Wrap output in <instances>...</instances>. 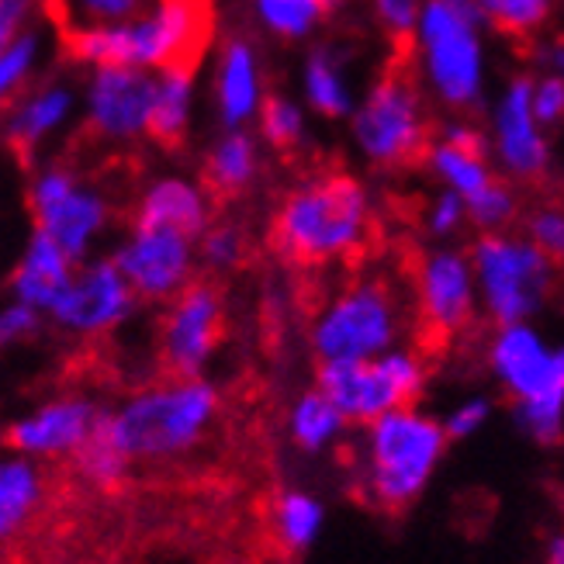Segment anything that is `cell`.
<instances>
[{"label": "cell", "instance_id": "obj_31", "mask_svg": "<svg viewBox=\"0 0 564 564\" xmlns=\"http://www.w3.org/2000/svg\"><path fill=\"white\" fill-rule=\"evenodd\" d=\"M433 166L454 184V194H460V202L478 198V194L492 184V174H488L481 160H471V156L451 150L447 142L433 145Z\"/></svg>", "mask_w": 564, "mask_h": 564}, {"label": "cell", "instance_id": "obj_5", "mask_svg": "<svg viewBox=\"0 0 564 564\" xmlns=\"http://www.w3.org/2000/svg\"><path fill=\"white\" fill-rule=\"evenodd\" d=\"M492 364L517 399V420L544 447L564 440V350H547L527 326H506L492 347Z\"/></svg>", "mask_w": 564, "mask_h": 564}, {"label": "cell", "instance_id": "obj_13", "mask_svg": "<svg viewBox=\"0 0 564 564\" xmlns=\"http://www.w3.org/2000/svg\"><path fill=\"white\" fill-rule=\"evenodd\" d=\"M32 215L35 229L53 236L59 250L73 260L84 253L87 239L105 226L108 208L97 194L80 191L69 170H48L32 191Z\"/></svg>", "mask_w": 564, "mask_h": 564}, {"label": "cell", "instance_id": "obj_6", "mask_svg": "<svg viewBox=\"0 0 564 564\" xmlns=\"http://www.w3.org/2000/svg\"><path fill=\"white\" fill-rule=\"evenodd\" d=\"M371 492L388 512H405L430 481L447 433L415 412H388L371 423Z\"/></svg>", "mask_w": 564, "mask_h": 564}, {"label": "cell", "instance_id": "obj_35", "mask_svg": "<svg viewBox=\"0 0 564 564\" xmlns=\"http://www.w3.org/2000/svg\"><path fill=\"white\" fill-rule=\"evenodd\" d=\"M527 232L536 250L547 257L551 267L564 263V212L561 208H541L527 218Z\"/></svg>", "mask_w": 564, "mask_h": 564}, {"label": "cell", "instance_id": "obj_20", "mask_svg": "<svg viewBox=\"0 0 564 564\" xmlns=\"http://www.w3.org/2000/svg\"><path fill=\"white\" fill-rule=\"evenodd\" d=\"M69 257L59 250V242L53 236H45L42 229H35V239L29 253H24V263L14 274V291L21 294V302L29 308H48L53 312L59 305V299L69 291Z\"/></svg>", "mask_w": 564, "mask_h": 564}, {"label": "cell", "instance_id": "obj_24", "mask_svg": "<svg viewBox=\"0 0 564 564\" xmlns=\"http://www.w3.org/2000/svg\"><path fill=\"white\" fill-rule=\"evenodd\" d=\"M218 97H223V118L229 126H239L257 105V69L247 42L232 39L226 45L223 77H218Z\"/></svg>", "mask_w": 564, "mask_h": 564}, {"label": "cell", "instance_id": "obj_8", "mask_svg": "<svg viewBox=\"0 0 564 564\" xmlns=\"http://www.w3.org/2000/svg\"><path fill=\"white\" fill-rule=\"evenodd\" d=\"M471 260H475V274L485 288L488 312L502 326H520V318L541 305L551 284V263L533 242L485 232L475 242Z\"/></svg>", "mask_w": 564, "mask_h": 564}, {"label": "cell", "instance_id": "obj_19", "mask_svg": "<svg viewBox=\"0 0 564 564\" xmlns=\"http://www.w3.org/2000/svg\"><path fill=\"white\" fill-rule=\"evenodd\" d=\"M208 212L202 194L191 184L181 181H163L156 184L135 208V232H177L184 239H194L205 232Z\"/></svg>", "mask_w": 564, "mask_h": 564}, {"label": "cell", "instance_id": "obj_21", "mask_svg": "<svg viewBox=\"0 0 564 564\" xmlns=\"http://www.w3.org/2000/svg\"><path fill=\"white\" fill-rule=\"evenodd\" d=\"M45 506V481L32 464H0V544L18 536Z\"/></svg>", "mask_w": 564, "mask_h": 564}, {"label": "cell", "instance_id": "obj_42", "mask_svg": "<svg viewBox=\"0 0 564 564\" xmlns=\"http://www.w3.org/2000/svg\"><path fill=\"white\" fill-rule=\"evenodd\" d=\"M460 208H464L460 194H444L440 205H436V212H433V229L436 232H451L457 226V218H460Z\"/></svg>", "mask_w": 564, "mask_h": 564}, {"label": "cell", "instance_id": "obj_28", "mask_svg": "<svg viewBox=\"0 0 564 564\" xmlns=\"http://www.w3.org/2000/svg\"><path fill=\"white\" fill-rule=\"evenodd\" d=\"M150 0H73L63 11V29H111V24H129L135 14H145ZM156 4V0H153Z\"/></svg>", "mask_w": 564, "mask_h": 564}, {"label": "cell", "instance_id": "obj_41", "mask_svg": "<svg viewBox=\"0 0 564 564\" xmlns=\"http://www.w3.org/2000/svg\"><path fill=\"white\" fill-rule=\"evenodd\" d=\"M451 150L471 156V160H481L485 163V135H478L475 129H464V126H454L447 129V139H444Z\"/></svg>", "mask_w": 564, "mask_h": 564}, {"label": "cell", "instance_id": "obj_37", "mask_svg": "<svg viewBox=\"0 0 564 564\" xmlns=\"http://www.w3.org/2000/svg\"><path fill=\"white\" fill-rule=\"evenodd\" d=\"M564 115V77H551L533 90V118L557 121Z\"/></svg>", "mask_w": 564, "mask_h": 564}, {"label": "cell", "instance_id": "obj_16", "mask_svg": "<svg viewBox=\"0 0 564 564\" xmlns=\"http://www.w3.org/2000/svg\"><path fill=\"white\" fill-rule=\"evenodd\" d=\"M132 299L135 291L129 288L126 274L118 271V263H97L80 281L69 284L53 315L63 326H73L80 333H101L126 318Z\"/></svg>", "mask_w": 564, "mask_h": 564}, {"label": "cell", "instance_id": "obj_33", "mask_svg": "<svg viewBox=\"0 0 564 564\" xmlns=\"http://www.w3.org/2000/svg\"><path fill=\"white\" fill-rule=\"evenodd\" d=\"M260 121H263V135H267V142L274 145V150L288 153V150L299 145V139H302V115H299V108H294L291 101H284V97H278V94L263 97Z\"/></svg>", "mask_w": 564, "mask_h": 564}, {"label": "cell", "instance_id": "obj_1", "mask_svg": "<svg viewBox=\"0 0 564 564\" xmlns=\"http://www.w3.org/2000/svg\"><path fill=\"white\" fill-rule=\"evenodd\" d=\"M215 32L212 0H156L142 18L111 29H63V45L73 59L111 66H156L163 73L198 69Z\"/></svg>", "mask_w": 564, "mask_h": 564}, {"label": "cell", "instance_id": "obj_38", "mask_svg": "<svg viewBox=\"0 0 564 564\" xmlns=\"http://www.w3.org/2000/svg\"><path fill=\"white\" fill-rule=\"evenodd\" d=\"M239 253H242V242H239V232L236 229H215V232H208V239H205V257L215 267L239 263Z\"/></svg>", "mask_w": 564, "mask_h": 564}, {"label": "cell", "instance_id": "obj_36", "mask_svg": "<svg viewBox=\"0 0 564 564\" xmlns=\"http://www.w3.org/2000/svg\"><path fill=\"white\" fill-rule=\"evenodd\" d=\"M32 11V0H0V56L21 39V24Z\"/></svg>", "mask_w": 564, "mask_h": 564}, {"label": "cell", "instance_id": "obj_10", "mask_svg": "<svg viewBox=\"0 0 564 564\" xmlns=\"http://www.w3.org/2000/svg\"><path fill=\"white\" fill-rule=\"evenodd\" d=\"M399 333V299L384 281H367L343 291L315 329V350L323 364L367 360L384 350Z\"/></svg>", "mask_w": 564, "mask_h": 564}, {"label": "cell", "instance_id": "obj_2", "mask_svg": "<svg viewBox=\"0 0 564 564\" xmlns=\"http://www.w3.org/2000/svg\"><path fill=\"white\" fill-rule=\"evenodd\" d=\"M367 232V198L350 174H326L291 191L274 215L271 247L294 267L347 257Z\"/></svg>", "mask_w": 564, "mask_h": 564}, {"label": "cell", "instance_id": "obj_34", "mask_svg": "<svg viewBox=\"0 0 564 564\" xmlns=\"http://www.w3.org/2000/svg\"><path fill=\"white\" fill-rule=\"evenodd\" d=\"M464 205H468V215L478 229H499L509 223L512 215H517V198H512L509 184L499 177H492V184H488L478 198L464 202Z\"/></svg>", "mask_w": 564, "mask_h": 564}, {"label": "cell", "instance_id": "obj_27", "mask_svg": "<svg viewBox=\"0 0 564 564\" xmlns=\"http://www.w3.org/2000/svg\"><path fill=\"white\" fill-rule=\"evenodd\" d=\"M475 8L509 39H523L551 18L554 0H475Z\"/></svg>", "mask_w": 564, "mask_h": 564}, {"label": "cell", "instance_id": "obj_32", "mask_svg": "<svg viewBox=\"0 0 564 564\" xmlns=\"http://www.w3.org/2000/svg\"><path fill=\"white\" fill-rule=\"evenodd\" d=\"M308 97H312L315 111H323L329 118L347 115V108H350V97H347V90H343L339 73L326 53H315L308 59Z\"/></svg>", "mask_w": 564, "mask_h": 564}, {"label": "cell", "instance_id": "obj_39", "mask_svg": "<svg viewBox=\"0 0 564 564\" xmlns=\"http://www.w3.org/2000/svg\"><path fill=\"white\" fill-rule=\"evenodd\" d=\"M485 415H488V405L485 402H471V405H464L451 415V423H447V440H457V436H468L475 433L481 423H485Z\"/></svg>", "mask_w": 564, "mask_h": 564}, {"label": "cell", "instance_id": "obj_30", "mask_svg": "<svg viewBox=\"0 0 564 564\" xmlns=\"http://www.w3.org/2000/svg\"><path fill=\"white\" fill-rule=\"evenodd\" d=\"M260 18L284 39L305 35L318 18H326L333 8L329 0H257Z\"/></svg>", "mask_w": 564, "mask_h": 564}, {"label": "cell", "instance_id": "obj_12", "mask_svg": "<svg viewBox=\"0 0 564 564\" xmlns=\"http://www.w3.org/2000/svg\"><path fill=\"white\" fill-rule=\"evenodd\" d=\"M423 45H426V66L436 94L454 108L475 105L478 77H481L475 18L460 14L447 0H426Z\"/></svg>", "mask_w": 564, "mask_h": 564}, {"label": "cell", "instance_id": "obj_25", "mask_svg": "<svg viewBox=\"0 0 564 564\" xmlns=\"http://www.w3.org/2000/svg\"><path fill=\"white\" fill-rule=\"evenodd\" d=\"M66 111H69V94H66V90H45V94L32 97L29 105L18 108V115H14V121H11V129H8L11 150H14L21 160H29L32 150H35V142H39L48 129H56Z\"/></svg>", "mask_w": 564, "mask_h": 564}, {"label": "cell", "instance_id": "obj_29", "mask_svg": "<svg viewBox=\"0 0 564 564\" xmlns=\"http://www.w3.org/2000/svg\"><path fill=\"white\" fill-rule=\"evenodd\" d=\"M339 426H343V415L323 391L305 395L299 409H294V440H299V447L305 451H318Z\"/></svg>", "mask_w": 564, "mask_h": 564}, {"label": "cell", "instance_id": "obj_14", "mask_svg": "<svg viewBox=\"0 0 564 564\" xmlns=\"http://www.w3.org/2000/svg\"><path fill=\"white\" fill-rule=\"evenodd\" d=\"M156 84L142 69H101L90 90V132L101 139H129L150 126Z\"/></svg>", "mask_w": 564, "mask_h": 564}, {"label": "cell", "instance_id": "obj_9", "mask_svg": "<svg viewBox=\"0 0 564 564\" xmlns=\"http://www.w3.org/2000/svg\"><path fill=\"white\" fill-rule=\"evenodd\" d=\"M226 305L223 288L208 278L187 281L170 305L160 333V375L163 384L194 381L208 354L223 343Z\"/></svg>", "mask_w": 564, "mask_h": 564}, {"label": "cell", "instance_id": "obj_40", "mask_svg": "<svg viewBox=\"0 0 564 564\" xmlns=\"http://www.w3.org/2000/svg\"><path fill=\"white\" fill-rule=\"evenodd\" d=\"M35 329V308L21 305L8 315H0V343H11L18 336H29Z\"/></svg>", "mask_w": 564, "mask_h": 564}, {"label": "cell", "instance_id": "obj_43", "mask_svg": "<svg viewBox=\"0 0 564 564\" xmlns=\"http://www.w3.org/2000/svg\"><path fill=\"white\" fill-rule=\"evenodd\" d=\"M547 564H564V533L551 541V547H547Z\"/></svg>", "mask_w": 564, "mask_h": 564}, {"label": "cell", "instance_id": "obj_22", "mask_svg": "<svg viewBox=\"0 0 564 564\" xmlns=\"http://www.w3.org/2000/svg\"><path fill=\"white\" fill-rule=\"evenodd\" d=\"M253 170H257L253 142L236 132L212 150V156L205 163V191L212 194L215 205L232 202L236 194H242L247 184L253 181Z\"/></svg>", "mask_w": 564, "mask_h": 564}, {"label": "cell", "instance_id": "obj_11", "mask_svg": "<svg viewBox=\"0 0 564 564\" xmlns=\"http://www.w3.org/2000/svg\"><path fill=\"white\" fill-rule=\"evenodd\" d=\"M415 347L420 357H444L451 343L471 326V271L457 253L426 257L415 274Z\"/></svg>", "mask_w": 564, "mask_h": 564}, {"label": "cell", "instance_id": "obj_3", "mask_svg": "<svg viewBox=\"0 0 564 564\" xmlns=\"http://www.w3.org/2000/svg\"><path fill=\"white\" fill-rule=\"evenodd\" d=\"M357 142L378 166L402 170L433 156L430 121L423 118L420 80H415L412 48H395L375 84L367 105L354 121Z\"/></svg>", "mask_w": 564, "mask_h": 564}, {"label": "cell", "instance_id": "obj_23", "mask_svg": "<svg viewBox=\"0 0 564 564\" xmlns=\"http://www.w3.org/2000/svg\"><path fill=\"white\" fill-rule=\"evenodd\" d=\"M191 73H163L156 84V101L150 115V132L163 150H181L187 135V105H191Z\"/></svg>", "mask_w": 564, "mask_h": 564}, {"label": "cell", "instance_id": "obj_17", "mask_svg": "<svg viewBox=\"0 0 564 564\" xmlns=\"http://www.w3.org/2000/svg\"><path fill=\"white\" fill-rule=\"evenodd\" d=\"M97 423H101V415L87 402H53L11 426L4 433V447L21 454H77Z\"/></svg>", "mask_w": 564, "mask_h": 564}, {"label": "cell", "instance_id": "obj_26", "mask_svg": "<svg viewBox=\"0 0 564 564\" xmlns=\"http://www.w3.org/2000/svg\"><path fill=\"white\" fill-rule=\"evenodd\" d=\"M323 523V509L302 492H288L271 509V533L284 554H299L312 544V536Z\"/></svg>", "mask_w": 564, "mask_h": 564}, {"label": "cell", "instance_id": "obj_7", "mask_svg": "<svg viewBox=\"0 0 564 564\" xmlns=\"http://www.w3.org/2000/svg\"><path fill=\"white\" fill-rule=\"evenodd\" d=\"M426 388V367L412 354L384 360H336L318 367V391L350 423H375L388 412H412Z\"/></svg>", "mask_w": 564, "mask_h": 564}, {"label": "cell", "instance_id": "obj_15", "mask_svg": "<svg viewBox=\"0 0 564 564\" xmlns=\"http://www.w3.org/2000/svg\"><path fill=\"white\" fill-rule=\"evenodd\" d=\"M187 242L177 232H135L121 257L115 260L139 299H170L187 281Z\"/></svg>", "mask_w": 564, "mask_h": 564}, {"label": "cell", "instance_id": "obj_4", "mask_svg": "<svg viewBox=\"0 0 564 564\" xmlns=\"http://www.w3.org/2000/svg\"><path fill=\"white\" fill-rule=\"evenodd\" d=\"M215 391L202 381L156 384L142 391L118 415H111V436L118 451L132 457H170L194 447L215 415Z\"/></svg>", "mask_w": 564, "mask_h": 564}, {"label": "cell", "instance_id": "obj_18", "mask_svg": "<svg viewBox=\"0 0 564 564\" xmlns=\"http://www.w3.org/2000/svg\"><path fill=\"white\" fill-rule=\"evenodd\" d=\"M499 153L520 181H544L547 145L533 129V84L523 77L509 87L499 111Z\"/></svg>", "mask_w": 564, "mask_h": 564}]
</instances>
